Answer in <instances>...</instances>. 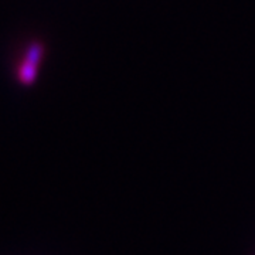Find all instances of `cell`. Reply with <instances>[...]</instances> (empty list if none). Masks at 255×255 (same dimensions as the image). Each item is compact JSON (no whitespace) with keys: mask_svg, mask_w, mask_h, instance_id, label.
<instances>
[{"mask_svg":"<svg viewBox=\"0 0 255 255\" xmlns=\"http://www.w3.org/2000/svg\"><path fill=\"white\" fill-rule=\"evenodd\" d=\"M37 71H38V67L23 60L21 64H20V67H18V80L24 85H31L33 82L36 81Z\"/></svg>","mask_w":255,"mask_h":255,"instance_id":"7a4b0ae2","label":"cell"},{"mask_svg":"<svg viewBox=\"0 0 255 255\" xmlns=\"http://www.w3.org/2000/svg\"><path fill=\"white\" fill-rule=\"evenodd\" d=\"M44 55V46L41 41H31L24 53V61L38 67Z\"/></svg>","mask_w":255,"mask_h":255,"instance_id":"6da1fadb","label":"cell"}]
</instances>
